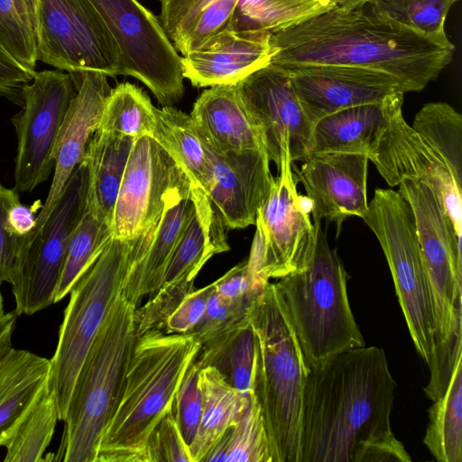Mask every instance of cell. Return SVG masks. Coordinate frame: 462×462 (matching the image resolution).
I'll return each instance as SVG.
<instances>
[{
    "instance_id": "1",
    "label": "cell",
    "mask_w": 462,
    "mask_h": 462,
    "mask_svg": "<svg viewBox=\"0 0 462 462\" xmlns=\"http://www.w3.org/2000/svg\"><path fill=\"white\" fill-rule=\"evenodd\" d=\"M396 383L384 350L342 351L307 374L300 462H409L391 413Z\"/></svg>"
},
{
    "instance_id": "2",
    "label": "cell",
    "mask_w": 462,
    "mask_h": 462,
    "mask_svg": "<svg viewBox=\"0 0 462 462\" xmlns=\"http://www.w3.org/2000/svg\"><path fill=\"white\" fill-rule=\"evenodd\" d=\"M368 6V5H367ZM273 64H343L394 77L402 91L419 92L451 62L455 47L439 42L369 6L333 8L270 32Z\"/></svg>"
},
{
    "instance_id": "3",
    "label": "cell",
    "mask_w": 462,
    "mask_h": 462,
    "mask_svg": "<svg viewBox=\"0 0 462 462\" xmlns=\"http://www.w3.org/2000/svg\"><path fill=\"white\" fill-rule=\"evenodd\" d=\"M200 347L192 334L151 330L137 337L124 393L101 438L96 462H145L149 438L172 410Z\"/></svg>"
},
{
    "instance_id": "4",
    "label": "cell",
    "mask_w": 462,
    "mask_h": 462,
    "mask_svg": "<svg viewBox=\"0 0 462 462\" xmlns=\"http://www.w3.org/2000/svg\"><path fill=\"white\" fill-rule=\"evenodd\" d=\"M252 393L263 415L272 462H300L304 384L309 369L274 282L255 299Z\"/></svg>"
},
{
    "instance_id": "5",
    "label": "cell",
    "mask_w": 462,
    "mask_h": 462,
    "mask_svg": "<svg viewBox=\"0 0 462 462\" xmlns=\"http://www.w3.org/2000/svg\"><path fill=\"white\" fill-rule=\"evenodd\" d=\"M313 224L315 245L306 264L274 282L309 370L342 351L365 346L350 307L344 263L329 247L321 221Z\"/></svg>"
},
{
    "instance_id": "6",
    "label": "cell",
    "mask_w": 462,
    "mask_h": 462,
    "mask_svg": "<svg viewBox=\"0 0 462 462\" xmlns=\"http://www.w3.org/2000/svg\"><path fill=\"white\" fill-rule=\"evenodd\" d=\"M135 308L121 296L97 337L77 378L53 460L96 462L124 393L137 338Z\"/></svg>"
},
{
    "instance_id": "7",
    "label": "cell",
    "mask_w": 462,
    "mask_h": 462,
    "mask_svg": "<svg viewBox=\"0 0 462 462\" xmlns=\"http://www.w3.org/2000/svg\"><path fill=\"white\" fill-rule=\"evenodd\" d=\"M135 238L112 237L69 291L48 379L60 420L64 421L81 367L122 296Z\"/></svg>"
},
{
    "instance_id": "8",
    "label": "cell",
    "mask_w": 462,
    "mask_h": 462,
    "mask_svg": "<svg viewBox=\"0 0 462 462\" xmlns=\"http://www.w3.org/2000/svg\"><path fill=\"white\" fill-rule=\"evenodd\" d=\"M362 219L378 239L411 340L430 366L436 354V329L412 209L398 191L377 188Z\"/></svg>"
},
{
    "instance_id": "9",
    "label": "cell",
    "mask_w": 462,
    "mask_h": 462,
    "mask_svg": "<svg viewBox=\"0 0 462 462\" xmlns=\"http://www.w3.org/2000/svg\"><path fill=\"white\" fill-rule=\"evenodd\" d=\"M292 162L290 156L283 159L278 176L257 210L247 265L259 288L270 279H280L301 269L315 245L312 202L298 192Z\"/></svg>"
},
{
    "instance_id": "10",
    "label": "cell",
    "mask_w": 462,
    "mask_h": 462,
    "mask_svg": "<svg viewBox=\"0 0 462 462\" xmlns=\"http://www.w3.org/2000/svg\"><path fill=\"white\" fill-rule=\"evenodd\" d=\"M398 186V192L410 204L414 215L439 348L462 333L461 238L428 186L411 180H404Z\"/></svg>"
},
{
    "instance_id": "11",
    "label": "cell",
    "mask_w": 462,
    "mask_h": 462,
    "mask_svg": "<svg viewBox=\"0 0 462 462\" xmlns=\"http://www.w3.org/2000/svg\"><path fill=\"white\" fill-rule=\"evenodd\" d=\"M114 38L122 75L144 84L158 102L173 106L185 91L181 56L159 17L137 0H88Z\"/></svg>"
},
{
    "instance_id": "12",
    "label": "cell",
    "mask_w": 462,
    "mask_h": 462,
    "mask_svg": "<svg viewBox=\"0 0 462 462\" xmlns=\"http://www.w3.org/2000/svg\"><path fill=\"white\" fill-rule=\"evenodd\" d=\"M88 173L74 170L45 222L32 232L18 272L10 283L16 315H32L54 303L70 236L87 209Z\"/></svg>"
},
{
    "instance_id": "13",
    "label": "cell",
    "mask_w": 462,
    "mask_h": 462,
    "mask_svg": "<svg viewBox=\"0 0 462 462\" xmlns=\"http://www.w3.org/2000/svg\"><path fill=\"white\" fill-rule=\"evenodd\" d=\"M37 60L68 73L122 75L119 49L88 0H36Z\"/></svg>"
},
{
    "instance_id": "14",
    "label": "cell",
    "mask_w": 462,
    "mask_h": 462,
    "mask_svg": "<svg viewBox=\"0 0 462 462\" xmlns=\"http://www.w3.org/2000/svg\"><path fill=\"white\" fill-rule=\"evenodd\" d=\"M76 88L69 73L36 72L23 89V105L12 117L17 136L14 190L32 192L54 170V147Z\"/></svg>"
},
{
    "instance_id": "15",
    "label": "cell",
    "mask_w": 462,
    "mask_h": 462,
    "mask_svg": "<svg viewBox=\"0 0 462 462\" xmlns=\"http://www.w3.org/2000/svg\"><path fill=\"white\" fill-rule=\"evenodd\" d=\"M190 188L182 169L152 136L135 139L113 212L112 236L137 237L178 195Z\"/></svg>"
},
{
    "instance_id": "16",
    "label": "cell",
    "mask_w": 462,
    "mask_h": 462,
    "mask_svg": "<svg viewBox=\"0 0 462 462\" xmlns=\"http://www.w3.org/2000/svg\"><path fill=\"white\" fill-rule=\"evenodd\" d=\"M236 86L261 134L270 162L277 170L286 156L292 162H302L310 152L314 126L286 69L269 63Z\"/></svg>"
},
{
    "instance_id": "17",
    "label": "cell",
    "mask_w": 462,
    "mask_h": 462,
    "mask_svg": "<svg viewBox=\"0 0 462 462\" xmlns=\"http://www.w3.org/2000/svg\"><path fill=\"white\" fill-rule=\"evenodd\" d=\"M402 103L393 109L389 125L368 159L390 187L398 186L404 180L428 186L461 238L462 186L444 160L405 121Z\"/></svg>"
},
{
    "instance_id": "18",
    "label": "cell",
    "mask_w": 462,
    "mask_h": 462,
    "mask_svg": "<svg viewBox=\"0 0 462 462\" xmlns=\"http://www.w3.org/2000/svg\"><path fill=\"white\" fill-rule=\"evenodd\" d=\"M198 133L207 159L204 190L214 211L225 228L254 225L257 210L274 181L267 153L224 152L199 130Z\"/></svg>"
},
{
    "instance_id": "19",
    "label": "cell",
    "mask_w": 462,
    "mask_h": 462,
    "mask_svg": "<svg viewBox=\"0 0 462 462\" xmlns=\"http://www.w3.org/2000/svg\"><path fill=\"white\" fill-rule=\"evenodd\" d=\"M283 68L313 126L323 117L337 111L380 102L390 95L402 92L394 77L370 68L343 64Z\"/></svg>"
},
{
    "instance_id": "20",
    "label": "cell",
    "mask_w": 462,
    "mask_h": 462,
    "mask_svg": "<svg viewBox=\"0 0 462 462\" xmlns=\"http://www.w3.org/2000/svg\"><path fill=\"white\" fill-rule=\"evenodd\" d=\"M368 162L360 153L319 152L308 155L295 170V179L312 202V219L334 222L337 236L346 218H362L367 211Z\"/></svg>"
},
{
    "instance_id": "21",
    "label": "cell",
    "mask_w": 462,
    "mask_h": 462,
    "mask_svg": "<svg viewBox=\"0 0 462 462\" xmlns=\"http://www.w3.org/2000/svg\"><path fill=\"white\" fill-rule=\"evenodd\" d=\"M76 88L54 147V174L48 196L35 218L38 229L48 217L65 184L83 161L112 90L107 77L95 71L70 74Z\"/></svg>"
},
{
    "instance_id": "22",
    "label": "cell",
    "mask_w": 462,
    "mask_h": 462,
    "mask_svg": "<svg viewBox=\"0 0 462 462\" xmlns=\"http://www.w3.org/2000/svg\"><path fill=\"white\" fill-rule=\"evenodd\" d=\"M270 32L226 28L180 58L183 76L196 88L236 84L268 65Z\"/></svg>"
},
{
    "instance_id": "23",
    "label": "cell",
    "mask_w": 462,
    "mask_h": 462,
    "mask_svg": "<svg viewBox=\"0 0 462 462\" xmlns=\"http://www.w3.org/2000/svg\"><path fill=\"white\" fill-rule=\"evenodd\" d=\"M194 213L190 188L135 238L122 290V296L134 306L161 287L170 257Z\"/></svg>"
},
{
    "instance_id": "24",
    "label": "cell",
    "mask_w": 462,
    "mask_h": 462,
    "mask_svg": "<svg viewBox=\"0 0 462 462\" xmlns=\"http://www.w3.org/2000/svg\"><path fill=\"white\" fill-rule=\"evenodd\" d=\"M190 116L198 130L221 151L265 152L261 134L236 84L204 90L194 103Z\"/></svg>"
},
{
    "instance_id": "25",
    "label": "cell",
    "mask_w": 462,
    "mask_h": 462,
    "mask_svg": "<svg viewBox=\"0 0 462 462\" xmlns=\"http://www.w3.org/2000/svg\"><path fill=\"white\" fill-rule=\"evenodd\" d=\"M403 95L397 92L380 102L348 107L323 117L314 125L310 154L350 152L368 157L386 130L393 109L403 102Z\"/></svg>"
},
{
    "instance_id": "26",
    "label": "cell",
    "mask_w": 462,
    "mask_h": 462,
    "mask_svg": "<svg viewBox=\"0 0 462 462\" xmlns=\"http://www.w3.org/2000/svg\"><path fill=\"white\" fill-rule=\"evenodd\" d=\"M51 359L11 347L0 357V447L48 389Z\"/></svg>"
},
{
    "instance_id": "27",
    "label": "cell",
    "mask_w": 462,
    "mask_h": 462,
    "mask_svg": "<svg viewBox=\"0 0 462 462\" xmlns=\"http://www.w3.org/2000/svg\"><path fill=\"white\" fill-rule=\"evenodd\" d=\"M135 139L102 132L92 134L83 161L88 173L87 209L111 228L118 191Z\"/></svg>"
},
{
    "instance_id": "28",
    "label": "cell",
    "mask_w": 462,
    "mask_h": 462,
    "mask_svg": "<svg viewBox=\"0 0 462 462\" xmlns=\"http://www.w3.org/2000/svg\"><path fill=\"white\" fill-rule=\"evenodd\" d=\"M159 20L178 52L200 47L218 32L231 28L240 0H160Z\"/></svg>"
},
{
    "instance_id": "29",
    "label": "cell",
    "mask_w": 462,
    "mask_h": 462,
    "mask_svg": "<svg viewBox=\"0 0 462 462\" xmlns=\"http://www.w3.org/2000/svg\"><path fill=\"white\" fill-rule=\"evenodd\" d=\"M199 376L202 411L196 439L189 448L191 462H203L216 442L236 423L250 397L242 396L215 367L200 368Z\"/></svg>"
},
{
    "instance_id": "30",
    "label": "cell",
    "mask_w": 462,
    "mask_h": 462,
    "mask_svg": "<svg viewBox=\"0 0 462 462\" xmlns=\"http://www.w3.org/2000/svg\"><path fill=\"white\" fill-rule=\"evenodd\" d=\"M150 136L161 144L182 169L191 188L204 190L207 173L206 153L190 115L173 106L154 107V124Z\"/></svg>"
},
{
    "instance_id": "31",
    "label": "cell",
    "mask_w": 462,
    "mask_h": 462,
    "mask_svg": "<svg viewBox=\"0 0 462 462\" xmlns=\"http://www.w3.org/2000/svg\"><path fill=\"white\" fill-rule=\"evenodd\" d=\"M423 443L439 462H462V357L444 393L428 410Z\"/></svg>"
},
{
    "instance_id": "32",
    "label": "cell",
    "mask_w": 462,
    "mask_h": 462,
    "mask_svg": "<svg viewBox=\"0 0 462 462\" xmlns=\"http://www.w3.org/2000/svg\"><path fill=\"white\" fill-rule=\"evenodd\" d=\"M272 462L260 406L252 393L234 425L211 448L203 462Z\"/></svg>"
},
{
    "instance_id": "33",
    "label": "cell",
    "mask_w": 462,
    "mask_h": 462,
    "mask_svg": "<svg viewBox=\"0 0 462 462\" xmlns=\"http://www.w3.org/2000/svg\"><path fill=\"white\" fill-rule=\"evenodd\" d=\"M254 358V333L248 324L201 346L195 361L199 368L215 367L242 396L249 397Z\"/></svg>"
},
{
    "instance_id": "34",
    "label": "cell",
    "mask_w": 462,
    "mask_h": 462,
    "mask_svg": "<svg viewBox=\"0 0 462 462\" xmlns=\"http://www.w3.org/2000/svg\"><path fill=\"white\" fill-rule=\"evenodd\" d=\"M411 127L462 186V116L448 103L430 102L418 111Z\"/></svg>"
},
{
    "instance_id": "35",
    "label": "cell",
    "mask_w": 462,
    "mask_h": 462,
    "mask_svg": "<svg viewBox=\"0 0 462 462\" xmlns=\"http://www.w3.org/2000/svg\"><path fill=\"white\" fill-rule=\"evenodd\" d=\"M154 107L143 88L130 82L117 84L107 97L97 129L134 139L151 135Z\"/></svg>"
},
{
    "instance_id": "36",
    "label": "cell",
    "mask_w": 462,
    "mask_h": 462,
    "mask_svg": "<svg viewBox=\"0 0 462 462\" xmlns=\"http://www.w3.org/2000/svg\"><path fill=\"white\" fill-rule=\"evenodd\" d=\"M60 420L54 396L49 388L37 399L5 445V462L42 461Z\"/></svg>"
},
{
    "instance_id": "37",
    "label": "cell",
    "mask_w": 462,
    "mask_h": 462,
    "mask_svg": "<svg viewBox=\"0 0 462 462\" xmlns=\"http://www.w3.org/2000/svg\"><path fill=\"white\" fill-rule=\"evenodd\" d=\"M112 237L110 226L86 209L70 236L54 303L69 293Z\"/></svg>"
},
{
    "instance_id": "38",
    "label": "cell",
    "mask_w": 462,
    "mask_h": 462,
    "mask_svg": "<svg viewBox=\"0 0 462 462\" xmlns=\"http://www.w3.org/2000/svg\"><path fill=\"white\" fill-rule=\"evenodd\" d=\"M458 0H369L377 14L397 22L446 47H455L445 32L451 6Z\"/></svg>"
},
{
    "instance_id": "39",
    "label": "cell",
    "mask_w": 462,
    "mask_h": 462,
    "mask_svg": "<svg viewBox=\"0 0 462 462\" xmlns=\"http://www.w3.org/2000/svg\"><path fill=\"white\" fill-rule=\"evenodd\" d=\"M36 0H0V45L22 66L36 72Z\"/></svg>"
},
{
    "instance_id": "40",
    "label": "cell",
    "mask_w": 462,
    "mask_h": 462,
    "mask_svg": "<svg viewBox=\"0 0 462 462\" xmlns=\"http://www.w3.org/2000/svg\"><path fill=\"white\" fill-rule=\"evenodd\" d=\"M257 296L230 299L214 290L201 320L191 334L204 346L250 324V311Z\"/></svg>"
},
{
    "instance_id": "41",
    "label": "cell",
    "mask_w": 462,
    "mask_h": 462,
    "mask_svg": "<svg viewBox=\"0 0 462 462\" xmlns=\"http://www.w3.org/2000/svg\"><path fill=\"white\" fill-rule=\"evenodd\" d=\"M19 202L18 192L0 183V284L13 282L31 239L32 233L19 234L11 222V210Z\"/></svg>"
},
{
    "instance_id": "42",
    "label": "cell",
    "mask_w": 462,
    "mask_h": 462,
    "mask_svg": "<svg viewBox=\"0 0 462 462\" xmlns=\"http://www.w3.org/2000/svg\"><path fill=\"white\" fill-rule=\"evenodd\" d=\"M199 367L194 361L188 368L173 402V413L188 448L194 442L200 422L202 396Z\"/></svg>"
},
{
    "instance_id": "43",
    "label": "cell",
    "mask_w": 462,
    "mask_h": 462,
    "mask_svg": "<svg viewBox=\"0 0 462 462\" xmlns=\"http://www.w3.org/2000/svg\"><path fill=\"white\" fill-rule=\"evenodd\" d=\"M191 462L174 418L173 409L167 412L152 432L145 449V462Z\"/></svg>"
},
{
    "instance_id": "44",
    "label": "cell",
    "mask_w": 462,
    "mask_h": 462,
    "mask_svg": "<svg viewBox=\"0 0 462 462\" xmlns=\"http://www.w3.org/2000/svg\"><path fill=\"white\" fill-rule=\"evenodd\" d=\"M215 290L214 282L189 292L166 319L162 332L166 334H191L201 320L208 299Z\"/></svg>"
},
{
    "instance_id": "45",
    "label": "cell",
    "mask_w": 462,
    "mask_h": 462,
    "mask_svg": "<svg viewBox=\"0 0 462 462\" xmlns=\"http://www.w3.org/2000/svg\"><path fill=\"white\" fill-rule=\"evenodd\" d=\"M31 71L16 61L0 45V96L23 106V89L34 78Z\"/></svg>"
},
{
    "instance_id": "46",
    "label": "cell",
    "mask_w": 462,
    "mask_h": 462,
    "mask_svg": "<svg viewBox=\"0 0 462 462\" xmlns=\"http://www.w3.org/2000/svg\"><path fill=\"white\" fill-rule=\"evenodd\" d=\"M214 287L217 293L230 299L257 296L264 288H259L254 283L247 260L239 263L215 281Z\"/></svg>"
},
{
    "instance_id": "47",
    "label": "cell",
    "mask_w": 462,
    "mask_h": 462,
    "mask_svg": "<svg viewBox=\"0 0 462 462\" xmlns=\"http://www.w3.org/2000/svg\"><path fill=\"white\" fill-rule=\"evenodd\" d=\"M16 313L14 311L4 313L0 317V357L5 355L12 346V337L16 324Z\"/></svg>"
},
{
    "instance_id": "48",
    "label": "cell",
    "mask_w": 462,
    "mask_h": 462,
    "mask_svg": "<svg viewBox=\"0 0 462 462\" xmlns=\"http://www.w3.org/2000/svg\"><path fill=\"white\" fill-rule=\"evenodd\" d=\"M337 8L353 10L368 5L369 0H330Z\"/></svg>"
},
{
    "instance_id": "49",
    "label": "cell",
    "mask_w": 462,
    "mask_h": 462,
    "mask_svg": "<svg viewBox=\"0 0 462 462\" xmlns=\"http://www.w3.org/2000/svg\"><path fill=\"white\" fill-rule=\"evenodd\" d=\"M5 311H4V299H3V296L0 292V317H2L4 315Z\"/></svg>"
}]
</instances>
